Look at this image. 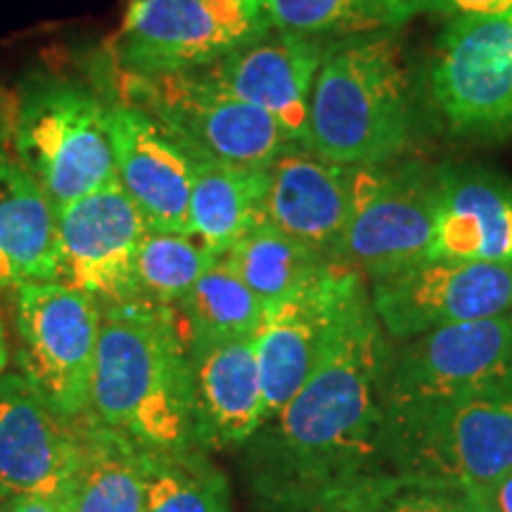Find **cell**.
<instances>
[{
    "mask_svg": "<svg viewBox=\"0 0 512 512\" xmlns=\"http://www.w3.org/2000/svg\"><path fill=\"white\" fill-rule=\"evenodd\" d=\"M389 351L368 297L304 387L238 448L254 498L275 512H349L394 477L384 411Z\"/></svg>",
    "mask_w": 512,
    "mask_h": 512,
    "instance_id": "6da1fadb",
    "label": "cell"
},
{
    "mask_svg": "<svg viewBox=\"0 0 512 512\" xmlns=\"http://www.w3.org/2000/svg\"><path fill=\"white\" fill-rule=\"evenodd\" d=\"M88 413L143 451L200 448L176 306L143 299L102 306Z\"/></svg>",
    "mask_w": 512,
    "mask_h": 512,
    "instance_id": "7a4b0ae2",
    "label": "cell"
},
{
    "mask_svg": "<svg viewBox=\"0 0 512 512\" xmlns=\"http://www.w3.org/2000/svg\"><path fill=\"white\" fill-rule=\"evenodd\" d=\"M411 124L399 43L389 34L332 43L313 83L304 147L335 164L380 166L406 150Z\"/></svg>",
    "mask_w": 512,
    "mask_h": 512,
    "instance_id": "3957f363",
    "label": "cell"
},
{
    "mask_svg": "<svg viewBox=\"0 0 512 512\" xmlns=\"http://www.w3.org/2000/svg\"><path fill=\"white\" fill-rule=\"evenodd\" d=\"M112 105L110 95L69 74L38 72L22 83L10 143L55 211L117 181Z\"/></svg>",
    "mask_w": 512,
    "mask_h": 512,
    "instance_id": "277c9868",
    "label": "cell"
},
{
    "mask_svg": "<svg viewBox=\"0 0 512 512\" xmlns=\"http://www.w3.org/2000/svg\"><path fill=\"white\" fill-rule=\"evenodd\" d=\"M394 477L475 486L512 467V377L387 418Z\"/></svg>",
    "mask_w": 512,
    "mask_h": 512,
    "instance_id": "5b68a950",
    "label": "cell"
},
{
    "mask_svg": "<svg viewBox=\"0 0 512 512\" xmlns=\"http://www.w3.org/2000/svg\"><path fill=\"white\" fill-rule=\"evenodd\" d=\"M121 93L145 107L192 157L266 169L294 145L271 114L226 91L202 69L152 79L121 74Z\"/></svg>",
    "mask_w": 512,
    "mask_h": 512,
    "instance_id": "8992f818",
    "label": "cell"
},
{
    "mask_svg": "<svg viewBox=\"0 0 512 512\" xmlns=\"http://www.w3.org/2000/svg\"><path fill=\"white\" fill-rule=\"evenodd\" d=\"M271 31L264 0H133L114 38L124 76L200 72Z\"/></svg>",
    "mask_w": 512,
    "mask_h": 512,
    "instance_id": "52a82bcc",
    "label": "cell"
},
{
    "mask_svg": "<svg viewBox=\"0 0 512 512\" xmlns=\"http://www.w3.org/2000/svg\"><path fill=\"white\" fill-rule=\"evenodd\" d=\"M12 299L17 370L57 413L69 420L83 418L91 411L102 306L57 280L17 287Z\"/></svg>",
    "mask_w": 512,
    "mask_h": 512,
    "instance_id": "ba28073f",
    "label": "cell"
},
{
    "mask_svg": "<svg viewBox=\"0 0 512 512\" xmlns=\"http://www.w3.org/2000/svg\"><path fill=\"white\" fill-rule=\"evenodd\" d=\"M439 214V174L425 166H356L354 209L335 261L363 278L430 259Z\"/></svg>",
    "mask_w": 512,
    "mask_h": 512,
    "instance_id": "9c48e42d",
    "label": "cell"
},
{
    "mask_svg": "<svg viewBox=\"0 0 512 512\" xmlns=\"http://www.w3.org/2000/svg\"><path fill=\"white\" fill-rule=\"evenodd\" d=\"M512 377V325L505 313L392 342L384 370L387 418L439 406Z\"/></svg>",
    "mask_w": 512,
    "mask_h": 512,
    "instance_id": "30bf717a",
    "label": "cell"
},
{
    "mask_svg": "<svg viewBox=\"0 0 512 512\" xmlns=\"http://www.w3.org/2000/svg\"><path fill=\"white\" fill-rule=\"evenodd\" d=\"M368 297L361 273L330 261L302 292L266 309L254 347L268 415L280 411L316 373Z\"/></svg>",
    "mask_w": 512,
    "mask_h": 512,
    "instance_id": "8fae6325",
    "label": "cell"
},
{
    "mask_svg": "<svg viewBox=\"0 0 512 512\" xmlns=\"http://www.w3.org/2000/svg\"><path fill=\"white\" fill-rule=\"evenodd\" d=\"M384 335L406 342L430 330L494 318L512 304V264L422 259L368 278Z\"/></svg>",
    "mask_w": 512,
    "mask_h": 512,
    "instance_id": "7c38bea8",
    "label": "cell"
},
{
    "mask_svg": "<svg viewBox=\"0 0 512 512\" xmlns=\"http://www.w3.org/2000/svg\"><path fill=\"white\" fill-rule=\"evenodd\" d=\"M432 95L456 136H512V17L453 19L434 53Z\"/></svg>",
    "mask_w": 512,
    "mask_h": 512,
    "instance_id": "4fadbf2b",
    "label": "cell"
},
{
    "mask_svg": "<svg viewBox=\"0 0 512 512\" xmlns=\"http://www.w3.org/2000/svg\"><path fill=\"white\" fill-rule=\"evenodd\" d=\"M140 209L119 181L57 211L55 280L100 306L136 299V259L147 235Z\"/></svg>",
    "mask_w": 512,
    "mask_h": 512,
    "instance_id": "5bb4252c",
    "label": "cell"
},
{
    "mask_svg": "<svg viewBox=\"0 0 512 512\" xmlns=\"http://www.w3.org/2000/svg\"><path fill=\"white\" fill-rule=\"evenodd\" d=\"M79 463V420L64 418L19 370L0 377V510L64 498Z\"/></svg>",
    "mask_w": 512,
    "mask_h": 512,
    "instance_id": "9a60e30c",
    "label": "cell"
},
{
    "mask_svg": "<svg viewBox=\"0 0 512 512\" xmlns=\"http://www.w3.org/2000/svg\"><path fill=\"white\" fill-rule=\"evenodd\" d=\"M332 43L271 29L202 72L271 114L294 143L306 145L313 83Z\"/></svg>",
    "mask_w": 512,
    "mask_h": 512,
    "instance_id": "2e32d148",
    "label": "cell"
},
{
    "mask_svg": "<svg viewBox=\"0 0 512 512\" xmlns=\"http://www.w3.org/2000/svg\"><path fill=\"white\" fill-rule=\"evenodd\" d=\"M117 181L140 209L150 230L190 233L192 157L136 102L112 105Z\"/></svg>",
    "mask_w": 512,
    "mask_h": 512,
    "instance_id": "e0dca14e",
    "label": "cell"
},
{
    "mask_svg": "<svg viewBox=\"0 0 512 512\" xmlns=\"http://www.w3.org/2000/svg\"><path fill=\"white\" fill-rule=\"evenodd\" d=\"M356 166L335 164L304 145H290L266 166L264 219L335 261L354 209Z\"/></svg>",
    "mask_w": 512,
    "mask_h": 512,
    "instance_id": "ac0fdd59",
    "label": "cell"
},
{
    "mask_svg": "<svg viewBox=\"0 0 512 512\" xmlns=\"http://www.w3.org/2000/svg\"><path fill=\"white\" fill-rule=\"evenodd\" d=\"M188 361L197 446L242 448L268 418L254 337L188 342Z\"/></svg>",
    "mask_w": 512,
    "mask_h": 512,
    "instance_id": "d6986e66",
    "label": "cell"
},
{
    "mask_svg": "<svg viewBox=\"0 0 512 512\" xmlns=\"http://www.w3.org/2000/svg\"><path fill=\"white\" fill-rule=\"evenodd\" d=\"M430 259L512 264V183L477 169H439Z\"/></svg>",
    "mask_w": 512,
    "mask_h": 512,
    "instance_id": "ffe728a7",
    "label": "cell"
},
{
    "mask_svg": "<svg viewBox=\"0 0 512 512\" xmlns=\"http://www.w3.org/2000/svg\"><path fill=\"white\" fill-rule=\"evenodd\" d=\"M57 271V211L15 157H0V294L50 283Z\"/></svg>",
    "mask_w": 512,
    "mask_h": 512,
    "instance_id": "44dd1931",
    "label": "cell"
},
{
    "mask_svg": "<svg viewBox=\"0 0 512 512\" xmlns=\"http://www.w3.org/2000/svg\"><path fill=\"white\" fill-rule=\"evenodd\" d=\"M62 501L67 512H143L145 451L86 413L79 463Z\"/></svg>",
    "mask_w": 512,
    "mask_h": 512,
    "instance_id": "7402d4cb",
    "label": "cell"
},
{
    "mask_svg": "<svg viewBox=\"0 0 512 512\" xmlns=\"http://www.w3.org/2000/svg\"><path fill=\"white\" fill-rule=\"evenodd\" d=\"M264 200L266 169L192 157L190 235L216 256H226L249 230L266 221Z\"/></svg>",
    "mask_w": 512,
    "mask_h": 512,
    "instance_id": "603a6c76",
    "label": "cell"
},
{
    "mask_svg": "<svg viewBox=\"0 0 512 512\" xmlns=\"http://www.w3.org/2000/svg\"><path fill=\"white\" fill-rule=\"evenodd\" d=\"M223 261L238 273V278L256 294L266 309L287 302L302 292L316 275L330 264L328 256L273 228L259 223L242 238Z\"/></svg>",
    "mask_w": 512,
    "mask_h": 512,
    "instance_id": "cb8c5ba5",
    "label": "cell"
},
{
    "mask_svg": "<svg viewBox=\"0 0 512 512\" xmlns=\"http://www.w3.org/2000/svg\"><path fill=\"white\" fill-rule=\"evenodd\" d=\"M264 8L271 29L323 41L392 34L420 12L415 0H264Z\"/></svg>",
    "mask_w": 512,
    "mask_h": 512,
    "instance_id": "d4e9b609",
    "label": "cell"
},
{
    "mask_svg": "<svg viewBox=\"0 0 512 512\" xmlns=\"http://www.w3.org/2000/svg\"><path fill=\"white\" fill-rule=\"evenodd\" d=\"M188 342L254 337L266 306L238 278L223 256L176 304Z\"/></svg>",
    "mask_w": 512,
    "mask_h": 512,
    "instance_id": "484cf974",
    "label": "cell"
},
{
    "mask_svg": "<svg viewBox=\"0 0 512 512\" xmlns=\"http://www.w3.org/2000/svg\"><path fill=\"white\" fill-rule=\"evenodd\" d=\"M143 512H230L228 479L202 448L145 451Z\"/></svg>",
    "mask_w": 512,
    "mask_h": 512,
    "instance_id": "4316f807",
    "label": "cell"
},
{
    "mask_svg": "<svg viewBox=\"0 0 512 512\" xmlns=\"http://www.w3.org/2000/svg\"><path fill=\"white\" fill-rule=\"evenodd\" d=\"M219 259L190 233L147 230L136 259V299L176 306Z\"/></svg>",
    "mask_w": 512,
    "mask_h": 512,
    "instance_id": "83f0119b",
    "label": "cell"
},
{
    "mask_svg": "<svg viewBox=\"0 0 512 512\" xmlns=\"http://www.w3.org/2000/svg\"><path fill=\"white\" fill-rule=\"evenodd\" d=\"M349 512H477L463 486L420 477H387Z\"/></svg>",
    "mask_w": 512,
    "mask_h": 512,
    "instance_id": "f1b7e54d",
    "label": "cell"
},
{
    "mask_svg": "<svg viewBox=\"0 0 512 512\" xmlns=\"http://www.w3.org/2000/svg\"><path fill=\"white\" fill-rule=\"evenodd\" d=\"M415 5L453 19L512 17V0H415Z\"/></svg>",
    "mask_w": 512,
    "mask_h": 512,
    "instance_id": "f546056e",
    "label": "cell"
},
{
    "mask_svg": "<svg viewBox=\"0 0 512 512\" xmlns=\"http://www.w3.org/2000/svg\"><path fill=\"white\" fill-rule=\"evenodd\" d=\"M477 512H512V467L491 482L465 486Z\"/></svg>",
    "mask_w": 512,
    "mask_h": 512,
    "instance_id": "4dcf8cb0",
    "label": "cell"
},
{
    "mask_svg": "<svg viewBox=\"0 0 512 512\" xmlns=\"http://www.w3.org/2000/svg\"><path fill=\"white\" fill-rule=\"evenodd\" d=\"M0 512H67L62 498H48V496H31L19 498V501L5 505Z\"/></svg>",
    "mask_w": 512,
    "mask_h": 512,
    "instance_id": "1f68e13d",
    "label": "cell"
},
{
    "mask_svg": "<svg viewBox=\"0 0 512 512\" xmlns=\"http://www.w3.org/2000/svg\"><path fill=\"white\" fill-rule=\"evenodd\" d=\"M12 112H15V105H10L8 98L0 93V157L8 155L12 140Z\"/></svg>",
    "mask_w": 512,
    "mask_h": 512,
    "instance_id": "d6a6232c",
    "label": "cell"
},
{
    "mask_svg": "<svg viewBox=\"0 0 512 512\" xmlns=\"http://www.w3.org/2000/svg\"><path fill=\"white\" fill-rule=\"evenodd\" d=\"M10 363V344H8V330H5L3 316H0V377L8 373Z\"/></svg>",
    "mask_w": 512,
    "mask_h": 512,
    "instance_id": "836d02e7",
    "label": "cell"
},
{
    "mask_svg": "<svg viewBox=\"0 0 512 512\" xmlns=\"http://www.w3.org/2000/svg\"><path fill=\"white\" fill-rule=\"evenodd\" d=\"M505 316H508V320H510V325H512V304L508 306V311H505Z\"/></svg>",
    "mask_w": 512,
    "mask_h": 512,
    "instance_id": "e575fe53",
    "label": "cell"
}]
</instances>
